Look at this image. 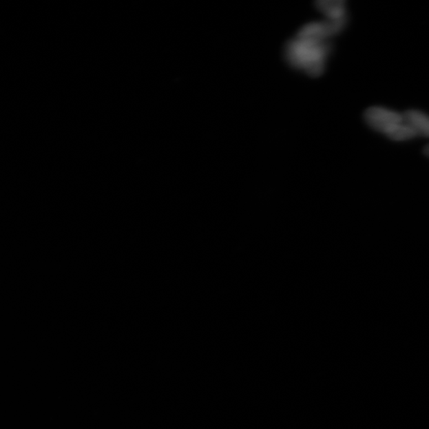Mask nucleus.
Returning <instances> with one entry per match:
<instances>
[{"instance_id": "1", "label": "nucleus", "mask_w": 429, "mask_h": 429, "mask_svg": "<svg viewBox=\"0 0 429 429\" xmlns=\"http://www.w3.org/2000/svg\"><path fill=\"white\" fill-rule=\"evenodd\" d=\"M331 51L328 41H317L296 37L285 48L288 63L312 76L322 74Z\"/></svg>"}, {"instance_id": "2", "label": "nucleus", "mask_w": 429, "mask_h": 429, "mask_svg": "<svg viewBox=\"0 0 429 429\" xmlns=\"http://www.w3.org/2000/svg\"><path fill=\"white\" fill-rule=\"evenodd\" d=\"M364 117L366 123L372 129L384 134L393 127L404 122L402 114L381 107L368 108Z\"/></svg>"}, {"instance_id": "3", "label": "nucleus", "mask_w": 429, "mask_h": 429, "mask_svg": "<svg viewBox=\"0 0 429 429\" xmlns=\"http://www.w3.org/2000/svg\"><path fill=\"white\" fill-rule=\"evenodd\" d=\"M317 8L322 12L327 20L333 22L348 21L346 2L344 0H322L316 3Z\"/></svg>"}, {"instance_id": "4", "label": "nucleus", "mask_w": 429, "mask_h": 429, "mask_svg": "<svg viewBox=\"0 0 429 429\" xmlns=\"http://www.w3.org/2000/svg\"><path fill=\"white\" fill-rule=\"evenodd\" d=\"M403 118L417 136L429 138V116L427 114L418 110H409L403 114Z\"/></svg>"}, {"instance_id": "5", "label": "nucleus", "mask_w": 429, "mask_h": 429, "mask_svg": "<svg viewBox=\"0 0 429 429\" xmlns=\"http://www.w3.org/2000/svg\"><path fill=\"white\" fill-rule=\"evenodd\" d=\"M386 136L394 141H406L415 138L417 134L413 129L405 122L393 127L386 134Z\"/></svg>"}, {"instance_id": "6", "label": "nucleus", "mask_w": 429, "mask_h": 429, "mask_svg": "<svg viewBox=\"0 0 429 429\" xmlns=\"http://www.w3.org/2000/svg\"><path fill=\"white\" fill-rule=\"evenodd\" d=\"M423 154H425L426 156L429 158V145H428V146H426V147L423 149Z\"/></svg>"}]
</instances>
